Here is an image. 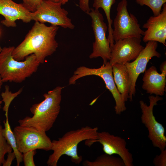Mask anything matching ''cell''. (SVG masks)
<instances>
[{
  "label": "cell",
  "mask_w": 166,
  "mask_h": 166,
  "mask_svg": "<svg viewBox=\"0 0 166 166\" xmlns=\"http://www.w3.org/2000/svg\"><path fill=\"white\" fill-rule=\"evenodd\" d=\"M87 14L92 19V27L94 33L95 41L93 43V52L89 56L90 59L101 57L106 63L111 57V49L106 34L108 28L104 21L102 14L98 10L90 9Z\"/></svg>",
  "instance_id": "obj_10"
},
{
  "label": "cell",
  "mask_w": 166,
  "mask_h": 166,
  "mask_svg": "<svg viewBox=\"0 0 166 166\" xmlns=\"http://www.w3.org/2000/svg\"><path fill=\"white\" fill-rule=\"evenodd\" d=\"M31 13L22 3L12 0H0V14L5 18L1 22L6 27H16L15 21L17 20L26 23L30 22L32 20Z\"/></svg>",
  "instance_id": "obj_15"
},
{
  "label": "cell",
  "mask_w": 166,
  "mask_h": 166,
  "mask_svg": "<svg viewBox=\"0 0 166 166\" xmlns=\"http://www.w3.org/2000/svg\"><path fill=\"white\" fill-rule=\"evenodd\" d=\"M97 142L101 144L105 153L117 155L123 160L125 166H133L132 155L127 148V143L124 138L106 131L98 132L97 139L93 143Z\"/></svg>",
  "instance_id": "obj_13"
},
{
  "label": "cell",
  "mask_w": 166,
  "mask_h": 166,
  "mask_svg": "<svg viewBox=\"0 0 166 166\" xmlns=\"http://www.w3.org/2000/svg\"><path fill=\"white\" fill-rule=\"evenodd\" d=\"M36 150H31L23 153L22 159L25 166H35L34 156L36 153Z\"/></svg>",
  "instance_id": "obj_24"
},
{
  "label": "cell",
  "mask_w": 166,
  "mask_h": 166,
  "mask_svg": "<svg viewBox=\"0 0 166 166\" xmlns=\"http://www.w3.org/2000/svg\"><path fill=\"white\" fill-rule=\"evenodd\" d=\"M62 5L51 0H42L35 11L32 12V20L43 23L48 22L64 29H74L75 26L68 17V12L61 7Z\"/></svg>",
  "instance_id": "obj_9"
},
{
  "label": "cell",
  "mask_w": 166,
  "mask_h": 166,
  "mask_svg": "<svg viewBox=\"0 0 166 166\" xmlns=\"http://www.w3.org/2000/svg\"><path fill=\"white\" fill-rule=\"evenodd\" d=\"M23 6L29 11L34 12L40 4L42 0H22Z\"/></svg>",
  "instance_id": "obj_25"
},
{
  "label": "cell",
  "mask_w": 166,
  "mask_h": 166,
  "mask_svg": "<svg viewBox=\"0 0 166 166\" xmlns=\"http://www.w3.org/2000/svg\"><path fill=\"white\" fill-rule=\"evenodd\" d=\"M162 11L158 15L150 17L142 27L144 31L143 40L145 43L149 41L160 42L166 46V4H164Z\"/></svg>",
  "instance_id": "obj_14"
},
{
  "label": "cell",
  "mask_w": 166,
  "mask_h": 166,
  "mask_svg": "<svg viewBox=\"0 0 166 166\" xmlns=\"http://www.w3.org/2000/svg\"><path fill=\"white\" fill-rule=\"evenodd\" d=\"M89 0H79V7L83 12L88 14L90 11L89 5Z\"/></svg>",
  "instance_id": "obj_27"
},
{
  "label": "cell",
  "mask_w": 166,
  "mask_h": 166,
  "mask_svg": "<svg viewBox=\"0 0 166 166\" xmlns=\"http://www.w3.org/2000/svg\"><path fill=\"white\" fill-rule=\"evenodd\" d=\"M141 39L128 38L115 42L111 48L110 65L112 66L116 63L124 65L135 60L144 48L141 44Z\"/></svg>",
  "instance_id": "obj_12"
},
{
  "label": "cell",
  "mask_w": 166,
  "mask_h": 166,
  "mask_svg": "<svg viewBox=\"0 0 166 166\" xmlns=\"http://www.w3.org/2000/svg\"><path fill=\"white\" fill-rule=\"evenodd\" d=\"M114 80L117 88L124 102L129 99L130 80L124 64L116 63L112 66Z\"/></svg>",
  "instance_id": "obj_17"
},
{
  "label": "cell",
  "mask_w": 166,
  "mask_h": 166,
  "mask_svg": "<svg viewBox=\"0 0 166 166\" xmlns=\"http://www.w3.org/2000/svg\"><path fill=\"white\" fill-rule=\"evenodd\" d=\"M98 130L97 127L86 126L68 131L58 140L52 141L51 150L53 152L49 157L46 162L47 165L57 166L60 158L64 155L70 157L73 163L79 164L82 157L77 153L78 144L86 140H90L89 144H93L94 141L97 139Z\"/></svg>",
  "instance_id": "obj_2"
},
{
  "label": "cell",
  "mask_w": 166,
  "mask_h": 166,
  "mask_svg": "<svg viewBox=\"0 0 166 166\" xmlns=\"http://www.w3.org/2000/svg\"><path fill=\"white\" fill-rule=\"evenodd\" d=\"M160 153L154 158L153 163L155 166H166V149L161 150Z\"/></svg>",
  "instance_id": "obj_26"
},
{
  "label": "cell",
  "mask_w": 166,
  "mask_h": 166,
  "mask_svg": "<svg viewBox=\"0 0 166 166\" xmlns=\"http://www.w3.org/2000/svg\"><path fill=\"white\" fill-rule=\"evenodd\" d=\"M92 75L100 77L104 81L106 87L111 93L115 102L114 107L116 113L120 114L125 111L126 107L115 83L112 73V66L109 61L103 64L100 68H90L84 66L78 68L69 81V85L75 84L76 81L82 77Z\"/></svg>",
  "instance_id": "obj_5"
},
{
  "label": "cell",
  "mask_w": 166,
  "mask_h": 166,
  "mask_svg": "<svg viewBox=\"0 0 166 166\" xmlns=\"http://www.w3.org/2000/svg\"><path fill=\"white\" fill-rule=\"evenodd\" d=\"M2 48H1L0 45V52L2 50Z\"/></svg>",
  "instance_id": "obj_33"
},
{
  "label": "cell",
  "mask_w": 166,
  "mask_h": 166,
  "mask_svg": "<svg viewBox=\"0 0 166 166\" xmlns=\"http://www.w3.org/2000/svg\"><path fill=\"white\" fill-rule=\"evenodd\" d=\"M58 26H47L44 23L35 22L23 41L14 48L12 55L18 61H22L27 56L34 54L40 64L45 58L52 54L58 47L55 37Z\"/></svg>",
  "instance_id": "obj_1"
},
{
  "label": "cell",
  "mask_w": 166,
  "mask_h": 166,
  "mask_svg": "<svg viewBox=\"0 0 166 166\" xmlns=\"http://www.w3.org/2000/svg\"><path fill=\"white\" fill-rule=\"evenodd\" d=\"M4 128L2 129V133L7 143L11 146L14 152L17 161V165L19 166L23 161L22 154L18 150L15 136L9 124L8 117L4 121Z\"/></svg>",
  "instance_id": "obj_20"
},
{
  "label": "cell",
  "mask_w": 166,
  "mask_h": 166,
  "mask_svg": "<svg viewBox=\"0 0 166 166\" xmlns=\"http://www.w3.org/2000/svg\"><path fill=\"white\" fill-rule=\"evenodd\" d=\"M2 100H1V96L0 95V109L1 108V105L2 104Z\"/></svg>",
  "instance_id": "obj_32"
},
{
  "label": "cell",
  "mask_w": 166,
  "mask_h": 166,
  "mask_svg": "<svg viewBox=\"0 0 166 166\" xmlns=\"http://www.w3.org/2000/svg\"><path fill=\"white\" fill-rule=\"evenodd\" d=\"M54 2L60 3L62 5H64L70 0H51Z\"/></svg>",
  "instance_id": "obj_30"
},
{
  "label": "cell",
  "mask_w": 166,
  "mask_h": 166,
  "mask_svg": "<svg viewBox=\"0 0 166 166\" xmlns=\"http://www.w3.org/2000/svg\"><path fill=\"white\" fill-rule=\"evenodd\" d=\"M137 4L141 6L146 5L152 10L154 16L159 15L161 12L163 5L166 0H135Z\"/></svg>",
  "instance_id": "obj_21"
},
{
  "label": "cell",
  "mask_w": 166,
  "mask_h": 166,
  "mask_svg": "<svg viewBox=\"0 0 166 166\" xmlns=\"http://www.w3.org/2000/svg\"><path fill=\"white\" fill-rule=\"evenodd\" d=\"M116 2V0H94L93 5L95 9L98 10L102 8L104 11L108 22V36L111 48L114 44V41L113 36V29L112 25L113 22L110 17L111 9L112 6Z\"/></svg>",
  "instance_id": "obj_18"
},
{
  "label": "cell",
  "mask_w": 166,
  "mask_h": 166,
  "mask_svg": "<svg viewBox=\"0 0 166 166\" xmlns=\"http://www.w3.org/2000/svg\"><path fill=\"white\" fill-rule=\"evenodd\" d=\"M3 83V82L2 81L1 77L0 75V92Z\"/></svg>",
  "instance_id": "obj_31"
},
{
  "label": "cell",
  "mask_w": 166,
  "mask_h": 166,
  "mask_svg": "<svg viewBox=\"0 0 166 166\" xmlns=\"http://www.w3.org/2000/svg\"><path fill=\"white\" fill-rule=\"evenodd\" d=\"M5 90L2 92L1 96L2 98V101L4 103V105L3 109L5 112V115L6 117H8V112L9 106L13 100L22 91V89L21 88L15 93H12L10 91L9 87L6 85L5 86Z\"/></svg>",
  "instance_id": "obj_22"
},
{
  "label": "cell",
  "mask_w": 166,
  "mask_h": 166,
  "mask_svg": "<svg viewBox=\"0 0 166 166\" xmlns=\"http://www.w3.org/2000/svg\"><path fill=\"white\" fill-rule=\"evenodd\" d=\"M7 158L2 164L3 166H10L11 165L13 161L16 158L15 154L14 152H12L8 153Z\"/></svg>",
  "instance_id": "obj_28"
},
{
  "label": "cell",
  "mask_w": 166,
  "mask_h": 166,
  "mask_svg": "<svg viewBox=\"0 0 166 166\" xmlns=\"http://www.w3.org/2000/svg\"><path fill=\"white\" fill-rule=\"evenodd\" d=\"M18 150L24 153L37 149L51 150L52 141L46 132L29 126L18 125L13 130Z\"/></svg>",
  "instance_id": "obj_8"
},
{
  "label": "cell",
  "mask_w": 166,
  "mask_h": 166,
  "mask_svg": "<svg viewBox=\"0 0 166 166\" xmlns=\"http://www.w3.org/2000/svg\"><path fill=\"white\" fill-rule=\"evenodd\" d=\"M149 104L148 105L143 100L139 101L142 113L141 121L147 129L148 137L153 145L160 151L166 149V136L165 130L163 125L157 121L154 115L153 109L157 102L162 100L158 96L150 95L148 97Z\"/></svg>",
  "instance_id": "obj_7"
},
{
  "label": "cell",
  "mask_w": 166,
  "mask_h": 166,
  "mask_svg": "<svg viewBox=\"0 0 166 166\" xmlns=\"http://www.w3.org/2000/svg\"><path fill=\"white\" fill-rule=\"evenodd\" d=\"M82 164L85 166H125L120 157L105 153L98 156L93 161L85 160Z\"/></svg>",
  "instance_id": "obj_19"
},
{
  "label": "cell",
  "mask_w": 166,
  "mask_h": 166,
  "mask_svg": "<svg viewBox=\"0 0 166 166\" xmlns=\"http://www.w3.org/2000/svg\"><path fill=\"white\" fill-rule=\"evenodd\" d=\"M145 47L140 52L137 58L132 62L124 64L128 73L130 80L129 99L132 101L136 93V82L139 75L146 70L147 65L152 57L160 58L161 55L156 51L158 43L156 41H149L147 42Z\"/></svg>",
  "instance_id": "obj_11"
},
{
  "label": "cell",
  "mask_w": 166,
  "mask_h": 166,
  "mask_svg": "<svg viewBox=\"0 0 166 166\" xmlns=\"http://www.w3.org/2000/svg\"><path fill=\"white\" fill-rule=\"evenodd\" d=\"M127 5V0H121L117 5L113 31L115 42L128 38H141L144 35V31L141 29L136 18L128 12Z\"/></svg>",
  "instance_id": "obj_6"
},
{
  "label": "cell",
  "mask_w": 166,
  "mask_h": 166,
  "mask_svg": "<svg viewBox=\"0 0 166 166\" xmlns=\"http://www.w3.org/2000/svg\"><path fill=\"white\" fill-rule=\"evenodd\" d=\"M62 87L57 86L43 95L42 102L34 104L30 108L33 114L20 120L19 125L31 126L38 130L46 132L53 126L59 113Z\"/></svg>",
  "instance_id": "obj_3"
},
{
  "label": "cell",
  "mask_w": 166,
  "mask_h": 166,
  "mask_svg": "<svg viewBox=\"0 0 166 166\" xmlns=\"http://www.w3.org/2000/svg\"><path fill=\"white\" fill-rule=\"evenodd\" d=\"M14 48L5 47L0 52V75L3 82L21 83L36 72L40 64L34 54L23 61L15 60L12 55Z\"/></svg>",
  "instance_id": "obj_4"
},
{
  "label": "cell",
  "mask_w": 166,
  "mask_h": 166,
  "mask_svg": "<svg viewBox=\"0 0 166 166\" xmlns=\"http://www.w3.org/2000/svg\"><path fill=\"white\" fill-rule=\"evenodd\" d=\"M2 128L0 124V166L5 160V155L12 152V149L11 146L7 143L2 133Z\"/></svg>",
  "instance_id": "obj_23"
},
{
  "label": "cell",
  "mask_w": 166,
  "mask_h": 166,
  "mask_svg": "<svg viewBox=\"0 0 166 166\" xmlns=\"http://www.w3.org/2000/svg\"><path fill=\"white\" fill-rule=\"evenodd\" d=\"M166 62H163L160 65V69L161 73H166Z\"/></svg>",
  "instance_id": "obj_29"
},
{
  "label": "cell",
  "mask_w": 166,
  "mask_h": 166,
  "mask_svg": "<svg viewBox=\"0 0 166 166\" xmlns=\"http://www.w3.org/2000/svg\"><path fill=\"white\" fill-rule=\"evenodd\" d=\"M166 73H158L156 68L152 66L144 71L142 89L151 95L162 96L165 93Z\"/></svg>",
  "instance_id": "obj_16"
}]
</instances>
